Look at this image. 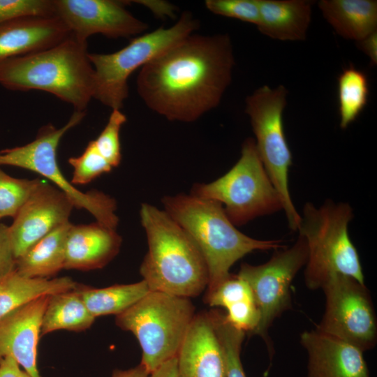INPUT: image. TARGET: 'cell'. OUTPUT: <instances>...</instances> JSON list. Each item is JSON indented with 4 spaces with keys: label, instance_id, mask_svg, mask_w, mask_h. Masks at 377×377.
Listing matches in <instances>:
<instances>
[{
    "label": "cell",
    "instance_id": "obj_1",
    "mask_svg": "<svg viewBox=\"0 0 377 377\" xmlns=\"http://www.w3.org/2000/svg\"><path fill=\"white\" fill-rule=\"evenodd\" d=\"M235 64L228 34H192L140 68L137 91L168 120L193 122L219 105Z\"/></svg>",
    "mask_w": 377,
    "mask_h": 377
},
{
    "label": "cell",
    "instance_id": "obj_2",
    "mask_svg": "<svg viewBox=\"0 0 377 377\" xmlns=\"http://www.w3.org/2000/svg\"><path fill=\"white\" fill-rule=\"evenodd\" d=\"M140 221L148 251L140 273L150 291L195 297L209 283L205 260L187 232L164 210L143 203Z\"/></svg>",
    "mask_w": 377,
    "mask_h": 377
},
{
    "label": "cell",
    "instance_id": "obj_3",
    "mask_svg": "<svg viewBox=\"0 0 377 377\" xmlns=\"http://www.w3.org/2000/svg\"><path fill=\"white\" fill-rule=\"evenodd\" d=\"M0 84L26 91L40 90L86 112L94 96V68L87 41L73 34L44 50L0 64Z\"/></svg>",
    "mask_w": 377,
    "mask_h": 377
},
{
    "label": "cell",
    "instance_id": "obj_4",
    "mask_svg": "<svg viewBox=\"0 0 377 377\" xmlns=\"http://www.w3.org/2000/svg\"><path fill=\"white\" fill-rule=\"evenodd\" d=\"M164 211L190 236L207 266V293L214 290L230 276V269L238 260L256 250L283 247L280 240H260L237 229L218 202L178 194L162 199Z\"/></svg>",
    "mask_w": 377,
    "mask_h": 377
},
{
    "label": "cell",
    "instance_id": "obj_5",
    "mask_svg": "<svg viewBox=\"0 0 377 377\" xmlns=\"http://www.w3.org/2000/svg\"><path fill=\"white\" fill-rule=\"evenodd\" d=\"M353 217L352 207L346 202L328 200L319 207L304 205L297 231L308 247L304 278L309 288H321L337 275L364 284L359 255L348 235Z\"/></svg>",
    "mask_w": 377,
    "mask_h": 377
},
{
    "label": "cell",
    "instance_id": "obj_6",
    "mask_svg": "<svg viewBox=\"0 0 377 377\" xmlns=\"http://www.w3.org/2000/svg\"><path fill=\"white\" fill-rule=\"evenodd\" d=\"M195 314L190 298L149 291L116 316L115 323L135 337L140 364L151 373L177 357Z\"/></svg>",
    "mask_w": 377,
    "mask_h": 377
},
{
    "label": "cell",
    "instance_id": "obj_7",
    "mask_svg": "<svg viewBox=\"0 0 377 377\" xmlns=\"http://www.w3.org/2000/svg\"><path fill=\"white\" fill-rule=\"evenodd\" d=\"M199 25V20L191 12L185 11L172 26L160 27L134 37L118 51L89 52L94 68L93 98L111 110H121L128 96L129 76L163 51L193 34Z\"/></svg>",
    "mask_w": 377,
    "mask_h": 377
},
{
    "label": "cell",
    "instance_id": "obj_8",
    "mask_svg": "<svg viewBox=\"0 0 377 377\" xmlns=\"http://www.w3.org/2000/svg\"><path fill=\"white\" fill-rule=\"evenodd\" d=\"M191 194L220 203L235 226L283 210L252 138L243 142L241 156L230 170L210 183L195 184Z\"/></svg>",
    "mask_w": 377,
    "mask_h": 377
},
{
    "label": "cell",
    "instance_id": "obj_9",
    "mask_svg": "<svg viewBox=\"0 0 377 377\" xmlns=\"http://www.w3.org/2000/svg\"><path fill=\"white\" fill-rule=\"evenodd\" d=\"M86 112L74 111L61 128L43 126L36 138L22 146L0 150V165H11L35 172L51 181L64 192L74 207L89 212L96 221L116 229L119 222L114 198L97 191L87 193L78 190L62 174L57 161V149L64 135L77 126Z\"/></svg>",
    "mask_w": 377,
    "mask_h": 377
},
{
    "label": "cell",
    "instance_id": "obj_10",
    "mask_svg": "<svg viewBox=\"0 0 377 377\" xmlns=\"http://www.w3.org/2000/svg\"><path fill=\"white\" fill-rule=\"evenodd\" d=\"M287 94L283 85L275 89L262 86L246 97L245 112L249 117L261 162L281 198L288 226L297 230L301 215L295 209L289 191L288 172L293 157L283 124Z\"/></svg>",
    "mask_w": 377,
    "mask_h": 377
},
{
    "label": "cell",
    "instance_id": "obj_11",
    "mask_svg": "<svg viewBox=\"0 0 377 377\" xmlns=\"http://www.w3.org/2000/svg\"><path fill=\"white\" fill-rule=\"evenodd\" d=\"M326 304L317 330L364 352L377 341V321L369 290L364 283L343 275L330 279L321 288Z\"/></svg>",
    "mask_w": 377,
    "mask_h": 377
},
{
    "label": "cell",
    "instance_id": "obj_12",
    "mask_svg": "<svg viewBox=\"0 0 377 377\" xmlns=\"http://www.w3.org/2000/svg\"><path fill=\"white\" fill-rule=\"evenodd\" d=\"M308 247L299 235L290 248L276 251L265 263L252 265L242 263L238 276L250 286L260 318L253 334L261 336L271 346L267 330L274 320L290 306V283L298 271L306 265Z\"/></svg>",
    "mask_w": 377,
    "mask_h": 377
},
{
    "label": "cell",
    "instance_id": "obj_13",
    "mask_svg": "<svg viewBox=\"0 0 377 377\" xmlns=\"http://www.w3.org/2000/svg\"><path fill=\"white\" fill-rule=\"evenodd\" d=\"M54 17L59 19L71 34L87 41L92 35L110 38L138 36L148 24L135 17L116 0H53Z\"/></svg>",
    "mask_w": 377,
    "mask_h": 377
},
{
    "label": "cell",
    "instance_id": "obj_14",
    "mask_svg": "<svg viewBox=\"0 0 377 377\" xmlns=\"http://www.w3.org/2000/svg\"><path fill=\"white\" fill-rule=\"evenodd\" d=\"M73 207L64 192L40 180L8 226L16 259L40 239L70 221Z\"/></svg>",
    "mask_w": 377,
    "mask_h": 377
},
{
    "label": "cell",
    "instance_id": "obj_15",
    "mask_svg": "<svg viewBox=\"0 0 377 377\" xmlns=\"http://www.w3.org/2000/svg\"><path fill=\"white\" fill-rule=\"evenodd\" d=\"M49 297L34 299L0 319V360L13 357L31 377H41L38 346Z\"/></svg>",
    "mask_w": 377,
    "mask_h": 377
},
{
    "label": "cell",
    "instance_id": "obj_16",
    "mask_svg": "<svg viewBox=\"0 0 377 377\" xmlns=\"http://www.w3.org/2000/svg\"><path fill=\"white\" fill-rule=\"evenodd\" d=\"M300 341L308 355L307 377H369L362 351L317 329Z\"/></svg>",
    "mask_w": 377,
    "mask_h": 377
},
{
    "label": "cell",
    "instance_id": "obj_17",
    "mask_svg": "<svg viewBox=\"0 0 377 377\" xmlns=\"http://www.w3.org/2000/svg\"><path fill=\"white\" fill-rule=\"evenodd\" d=\"M177 359V377H226L223 353L209 311L195 314Z\"/></svg>",
    "mask_w": 377,
    "mask_h": 377
},
{
    "label": "cell",
    "instance_id": "obj_18",
    "mask_svg": "<svg viewBox=\"0 0 377 377\" xmlns=\"http://www.w3.org/2000/svg\"><path fill=\"white\" fill-rule=\"evenodd\" d=\"M121 237L98 222L71 225L66 237L64 269L91 270L109 263L119 253Z\"/></svg>",
    "mask_w": 377,
    "mask_h": 377
},
{
    "label": "cell",
    "instance_id": "obj_19",
    "mask_svg": "<svg viewBox=\"0 0 377 377\" xmlns=\"http://www.w3.org/2000/svg\"><path fill=\"white\" fill-rule=\"evenodd\" d=\"M70 34L56 17L24 18L0 24V64L50 47Z\"/></svg>",
    "mask_w": 377,
    "mask_h": 377
},
{
    "label": "cell",
    "instance_id": "obj_20",
    "mask_svg": "<svg viewBox=\"0 0 377 377\" xmlns=\"http://www.w3.org/2000/svg\"><path fill=\"white\" fill-rule=\"evenodd\" d=\"M260 20L256 26L264 35L279 40H303L311 19L313 1L258 0Z\"/></svg>",
    "mask_w": 377,
    "mask_h": 377
},
{
    "label": "cell",
    "instance_id": "obj_21",
    "mask_svg": "<svg viewBox=\"0 0 377 377\" xmlns=\"http://www.w3.org/2000/svg\"><path fill=\"white\" fill-rule=\"evenodd\" d=\"M324 18L341 36L358 41L377 31V1L321 0Z\"/></svg>",
    "mask_w": 377,
    "mask_h": 377
},
{
    "label": "cell",
    "instance_id": "obj_22",
    "mask_svg": "<svg viewBox=\"0 0 377 377\" xmlns=\"http://www.w3.org/2000/svg\"><path fill=\"white\" fill-rule=\"evenodd\" d=\"M68 221L40 239L16 260L15 271L27 278L50 279L64 269Z\"/></svg>",
    "mask_w": 377,
    "mask_h": 377
},
{
    "label": "cell",
    "instance_id": "obj_23",
    "mask_svg": "<svg viewBox=\"0 0 377 377\" xmlns=\"http://www.w3.org/2000/svg\"><path fill=\"white\" fill-rule=\"evenodd\" d=\"M77 285L69 276L27 278L15 270L0 280V319L34 299L72 290Z\"/></svg>",
    "mask_w": 377,
    "mask_h": 377
},
{
    "label": "cell",
    "instance_id": "obj_24",
    "mask_svg": "<svg viewBox=\"0 0 377 377\" xmlns=\"http://www.w3.org/2000/svg\"><path fill=\"white\" fill-rule=\"evenodd\" d=\"M95 319L77 288L56 293L49 297L42 319L40 335L62 330L84 331L91 327Z\"/></svg>",
    "mask_w": 377,
    "mask_h": 377
},
{
    "label": "cell",
    "instance_id": "obj_25",
    "mask_svg": "<svg viewBox=\"0 0 377 377\" xmlns=\"http://www.w3.org/2000/svg\"><path fill=\"white\" fill-rule=\"evenodd\" d=\"M77 290L91 314L117 316L143 297L150 290L145 281L129 284H115L96 288L77 284Z\"/></svg>",
    "mask_w": 377,
    "mask_h": 377
},
{
    "label": "cell",
    "instance_id": "obj_26",
    "mask_svg": "<svg viewBox=\"0 0 377 377\" xmlns=\"http://www.w3.org/2000/svg\"><path fill=\"white\" fill-rule=\"evenodd\" d=\"M337 81L340 127L345 129L357 119L367 105L369 84L365 73L353 64L343 70Z\"/></svg>",
    "mask_w": 377,
    "mask_h": 377
},
{
    "label": "cell",
    "instance_id": "obj_27",
    "mask_svg": "<svg viewBox=\"0 0 377 377\" xmlns=\"http://www.w3.org/2000/svg\"><path fill=\"white\" fill-rule=\"evenodd\" d=\"M223 353L226 377H246L241 361L245 332L232 326L219 309L209 311Z\"/></svg>",
    "mask_w": 377,
    "mask_h": 377
},
{
    "label": "cell",
    "instance_id": "obj_28",
    "mask_svg": "<svg viewBox=\"0 0 377 377\" xmlns=\"http://www.w3.org/2000/svg\"><path fill=\"white\" fill-rule=\"evenodd\" d=\"M40 181L15 178L0 169V219L14 218Z\"/></svg>",
    "mask_w": 377,
    "mask_h": 377
},
{
    "label": "cell",
    "instance_id": "obj_29",
    "mask_svg": "<svg viewBox=\"0 0 377 377\" xmlns=\"http://www.w3.org/2000/svg\"><path fill=\"white\" fill-rule=\"evenodd\" d=\"M68 163L73 169L71 183L84 185L100 175L110 172L112 167L98 151L94 140L90 141L79 156L71 157Z\"/></svg>",
    "mask_w": 377,
    "mask_h": 377
},
{
    "label": "cell",
    "instance_id": "obj_30",
    "mask_svg": "<svg viewBox=\"0 0 377 377\" xmlns=\"http://www.w3.org/2000/svg\"><path fill=\"white\" fill-rule=\"evenodd\" d=\"M126 119L121 110H112L106 125L94 140L99 153L112 168L118 166L121 160L119 134Z\"/></svg>",
    "mask_w": 377,
    "mask_h": 377
},
{
    "label": "cell",
    "instance_id": "obj_31",
    "mask_svg": "<svg viewBox=\"0 0 377 377\" xmlns=\"http://www.w3.org/2000/svg\"><path fill=\"white\" fill-rule=\"evenodd\" d=\"M54 17L53 0H0V24L13 20Z\"/></svg>",
    "mask_w": 377,
    "mask_h": 377
},
{
    "label": "cell",
    "instance_id": "obj_32",
    "mask_svg": "<svg viewBox=\"0 0 377 377\" xmlns=\"http://www.w3.org/2000/svg\"><path fill=\"white\" fill-rule=\"evenodd\" d=\"M244 300H254L253 293L249 284L237 274H230L214 290L206 293L205 297L210 306L225 309Z\"/></svg>",
    "mask_w": 377,
    "mask_h": 377
},
{
    "label": "cell",
    "instance_id": "obj_33",
    "mask_svg": "<svg viewBox=\"0 0 377 377\" xmlns=\"http://www.w3.org/2000/svg\"><path fill=\"white\" fill-rule=\"evenodd\" d=\"M211 13L258 25L260 20L258 0H206Z\"/></svg>",
    "mask_w": 377,
    "mask_h": 377
},
{
    "label": "cell",
    "instance_id": "obj_34",
    "mask_svg": "<svg viewBox=\"0 0 377 377\" xmlns=\"http://www.w3.org/2000/svg\"><path fill=\"white\" fill-rule=\"evenodd\" d=\"M226 319L235 327L253 334L260 322V315L254 300H244L226 308Z\"/></svg>",
    "mask_w": 377,
    "mask_h": 377
},
{
    "label": "cell",
    "instance_id": "obj_35",
    "mask_svg": "<svg viewBox=\"0 0 377 377\" xmlns=\"http://www.w3.org/2000/svg\"><path fill=\"white\" fill-rule=\"evenodd\" d=\"M16 260L9 227L0 223V280L15 270Z\"/></svg>",
    "mask_w": 377,
    "mask_h": 377
},
{
    "label": "cell",
    "instance_id": "obj_36",
    "mask_svg": "<svg viewBox=\"0 0 377 377\" xmlns=\"http://www.w3.org/2000/svg\"><path fill=\"white\" fill-rule=\"evenodd\" d=\"M357 42V47L370 59L371 64H377V31Z\"/></svg>",
    "mask_w": 377,
    "mask_h": 377
},
{
    "label": "cell",
    "instance_id": "obj_37",
    "mask_svg": "<svg viewBox=\"0 0 377 377\" xmlns=\"http://www.w3.org/2000/svg\"><path fill=\"white\" fill-rule=\"evenodd\" d=\"M0 377H31L11 357L0 360Z\"/></svg>",
    "mask_w": 377,
    "mask_h": 377
},
{
    "label": "cell",
    "instance_id": "obj_38",
    "mask_svg": "<svg viewBox=\"0 0 377 377\" xmlns=\"http://www.w3.org/2000/svg\"><path fill=\"white\" fill-rule=\"evenodd\" d=\"M138 3L147 6L152 12L158 16L172 17L176 8L171 3L162 1H135Z\"/></svg>",
    "mask_w": 377,
    "mask_h": 377
},
{
    "label": "cell",
    "instance_id": "obj_39",
    "mask_svg": "<svg viewBox=\"0 0 377 377\" xmlns=\"http://www.w3.org/2000/svg\"><path fill=\"white\" fill-rule=\"evenodd\" d=\"M177 357L164 362L150 373L149 377H177Z\"/></svg>",
    "mask_w": 377,
    "mask_h": 377
},
{
    "label": "cell",
    "instance_id": "obj_40",
    "mask_svg": "<svg viewBox=\"0 0 377 377\" xmlns=\"http://www.w3.org/2000/svg\"><path fill=\"white\" fill-rule=\"evenodd\" d=\"M150 373L140 363L138 366L126 370L115 369L111 377H149Z\"/></svg>",
    "mask_w": 377,
    "mask_h": 377
}]
</instances>
